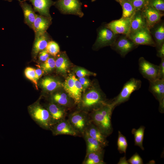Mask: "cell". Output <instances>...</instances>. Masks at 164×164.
<instances>
[{"instance_id": "6da1fadb", "label": "cell", "mask_w": 164, "mask_h": 164, "mask_svg": "<svg viewBox=\"0 0 164 164\" xmlns=\"http://www.w3.org/2000/svg\"><path fill=\"white\" fill-rule=\"evenodd\" d=\"M114 108L111 103L106 102L89 114L91 121L106 136L112 132L111 116Z\"/></svg>"}, {"instance_id": "7a4b0ae2", "label": "cell", "mask_w": 164, "mask_h": 164, "mask_svg": "<svg viewBox=\"0 0 164 164\" xmlns=\"http://www.w3.org/2000/svg\"><path fill=\"white\" fill-rule=\"evenodd\" d=\"M28 111L31 118L40 127L44 129L50 130L52 126L50 117L46 108L36 102L28 107Z\"/></svg>"}, {"instance_id": "3957f363", "label": "cell", "mask_w": 164, "mask_h": 164, "mask_svg": "<svg viewBox=\"0 0 164 164\" xmlns=\"http://www.w3.org/2000/svg\"><path fill=\"white\" fill-rule=\"evenodd\" d=\"M105 98L98 88H93L85 93L82 97L80 104L81 110L87 111L98 108L105 103Z\"/></svg>"}, {"instance_id": "277c9868", "label": "cell", "mask_w": 164, "mask_h": 164, "mask_svg": "<svg viewBox=\"0 0 164 164\" xmlns=\"http://www.w3.org/2000/svg\"><path fill=\"white\" fill-rule=\"evenodd\" d=\"M140 80L131 78L124 85L119 94L112 100L111 103L114 107L128 101L132 94L134 91L138 90L141 87Z\"/></svg>"}, {"instance_id": "5b68a950", "label": "cell", "mask_w": 164, "mask_h": 164, "mask_svg": "<svg viewBox=\"0 0 164 164\" xmlns=\"http://www.w3.org/2000/svg\"><path fill=\"white\" fill-rule=\"evenodd\" d=\"M67 120L78 135H82L91 121L89 114L87 112L81 110L70 114Z\"/></svg>"}, {"instance_id": "8992f818", "label": "cell", "mask_w": 164, "mask_h": 164, "mask_svg": "<svg viewBox=\"0 0 164 164\" xmlns=\"http://www.w3.org/2000/svg\"><path fill=\"white\" fill-rule=\"evenodd\" d=\"M138 46L129 39L127 35L118 34L114 42L110 46L121 57H125L128 53Z\"/></svg>"}, {"instance_id": "52a82bcc", "label": "cell", "mask_w": 164, "mask_h": 164, "mask_svg": "<svg viewBox=\"0 0 164 164\" xmlns=\"http://www.w3.org/2000/svg\"><path fill=\"white\" fill-rule=\"evenodd\" d=\"M82 5L80 0H57L54 5L63 14H73L82 17L84 15L81 10Z\"/></svg>"}, {"instance_id": "ba28073f", "label": "cell", "mask_w": 164, "mask_h": 164, "mask_svg": "<svg viewBox=\"0 0 164 164\" xmlns=\"http://www.w3.org/2000/svg\"><path fill=\"white\" fill-rule=\"evenodd\" d=\"M117 35L104 26H101L97 30V36L94 45V48L98 49L108 46H111Z\"/></svg>"}, {"instance_id": "9c48e42d", "label": "cell", "mask_w": 164, "mask_h": 164, "mask_svg": "<svg viewBox=\"0 0 164 164\" xmlns=\"http://www.w3.org/2000/svg\"><path fill=\"white\" fill-rule=\"evenodd\" d=\"M139 70L143 77L149 82L158 79L159 65L140 57L138 60Z\"/></svg>"}, {"instance_id": "30bf717a", "label": "cell", "mask_w": 164, "mask_h": 164, "mask_svg": "<svg viewBox=\"0 0 164 164\" xmlns=\"http://www.w3.org/2000/svg\"><path fill=\"white\" fill-rule=\"evenodd\" d=\"M127 36L134 43L138 46L143 45L153 47L155 46L149 29L147 27L129 33Z\"/></svg>"}, {"instance_id": "8fae6325", "label": "cell", "mask_w": 164, "mask_h": 164, "mask_svg": "<svg viewBox=\"0 0 164 164\" xmlns=\"http://www.w3.org/2000/svg\"><path fill=\"white\" fill-rule=\"evenodd\" d=\"M131 19L121 17L105 24L104 26L116 34L128 35L130 32Z\"/></svg>"}, {"instance_id": "7c38bea8", "label": "cell", "mask_w": 164, "mask_h": 164, "mask_svg": "<svg viewBox=\"0 0 164 164\" xmlns=\"http://www.w3.org/2000/svg\"><path fill=\"white\" fill-rule=\"evenodd\" d=\"M73 74H70L63 83V87L75 104H79L82 98V92L75 85Z\"/></svg>"}, {"instance_id": "4fadbf2b", "label": "cell", "mask_w": 164, "mask_h": 164, "mask_svg": "<svg viewBox=\"0 0 164 164\" xmlns=\"http://www.w3.org/2000/svg\"><path fill=\"white\" fill-rule=\"evenodd\" d=\"M142 12L145 19L147 27L149 29L159 22L164 16V12L146 5Z\"/></svg>"}, {"instance_id": "5bb4252c", "label": "cell", "mask_w": 164, "mask_h": 164, "mask_svg": "<svg viewBox=\"0 0 164 164\" xmlns=\"http://www.w3.org/2000/svg\"><path fill=\"white\" fill-rule=\"evenodd\" d=\"M50 130L54 136L64 135L76 136L78 135L68 120L65 119L52 126Z\"/></svg>"}, {"instance_id": "9a60e30c", "label": "cell", "mask_w": 164, "mask_h": 164, "mask_svg": "<svg viewBox=\"0 0 164 164\" xmlns=\"http://www.w3.org/2000/svg\"><path fill=\"white\" fill-rule=\"evenodd\" d=\"M51 17L37 14L32 29L35 33V38L46 32L52 23Z\"/></svg>"}, {"instance_id": "2e32d148", "label": "cell", "mask_w": 164, "mask_h": 164, "mask_svg": "<svg viewBox=\"0 0 164 164\" xmlns=\"http://www.w3.org/2000/svg\"><path fill=\"white\" fill-rule=\"evenodd\" d=\"M46 109L50 115L52 126L65 119L66 111L65 107L52 102Z\"/></svg>"}, {"instance_id": "e0dca14e", "label": "cell", "mask_w": 164, "mask_h": 164, "mask_svg": "<svg viewBox=\"0 0 164 164\" xmlns=\"http://www.w3.org/2000/svg\"><path fill=\"white\" fill-rule=\"evenodd\" d=\"M29 1L33 6L35 12L40 15L48 17H51L50 13V9L54 5L55 2L52 0H23L22 1Z\"/></svg>"}, {"instance_id": "ac0fdd59", "label": "cell", "mask_w": 164, "mask_h": 164, "mask_svg": "<svg viewBox=\"0 0 164 164\" xmlns=\"http://www.w3.org/2000/svg\"><path fill=\"white\" fill-rule=\"evenodd\" d=\"M149 31L155 42L156 49L164 44V22L161 20L150 29Z\"/></svg>"}, {"instance_id": "d6986e66", "label": "cell", "mask_w": 164, "mask_h": 164, "mask_svg": "<svg viewBox=\"0 0 164 164\" xmlns=\"http://www.w3.org/2000/svg\"><path fill=\"white\" fill-rule=\"evenodd\" d=\"M149 90L159 102L164 100V79L149 81Z\"/></svg>"}, {"instance_id": "ffe728a7", "label": "cell", "mask_w": 164, "mask_h": 164, "mask_svg": "<svg viewBox=\"0 0 164 164\" xmlns=\"http://www.w3.org/2000/svg\"><path fill=\"white\" fill-rule=\"evenodd\" d=\"M19 2L23 13L24 22L30 28L32 29L37 14L31 5L28 4L26 1L20 0Z\"/></svg>"}, {"instance_id": "44dd1931", "label": "cell", "mask_w": 164, "mask_h": 164, "mask_svg": "<svg viewBox=\"0 0 164 164\" xmlns=\"http://www.w3.org/2000/svg\"><path fill=\"white\" fill-rule=\"evenodd\" d=\"M51 38L46 32L43 34L35 38L32 50L33 56L35 58L39 52L46 49Z\"/></svg>"}, {"instance_id": "7402d4cb", "label": "cell", "mask_w": 164, "mask_h": 164, "mask_svg": "<svg viewBox=\"0 0 164 164\" xmlns=\"http://www.w3.org/2000/svg\"><path fill=\"white\" fill-rule=\"evenodd\" d=\"M84 132L100 142L104 147L108 145L106 137L91 121L88 123Z\"/></svg>"}, {"instance_id": "603a6c76", "label": "cell", "mask_w": 164, "mask_h": 164, "mask_svg": "<svg viewBox=\"0 0 164 164\" xmlns=\"http://www.w3.org/2000/svg\"><path fill=\"white\" fill-rule=\"evenodd\" d=\"M146 27H147L146 21L142 10L136 11L131 19L129 33L135 32Z\"/></svg>"}, {"instance_id": "cb8c5ba5", "label": "cell", "mask_w": 164, "mask_h": 164, "mask_svg": "<svg viewBox=\"0 0 164 164\" xmlns=\"http://www.w3.org/2000/svg\"><path fill=\"white\" fill-rule=\"evenodd\" d=\"M52 100L53 102L64 107H70L73 103H75L73 100L67 93H56L52 95Z\"/></svg>"}, {"instance_id": "d4e9b609", "label": "cell", "mask_w": 164, "mask_h": 164, "mask_svg": "<svg viewBox=\"0 0 164 164\" xmlns=\"http://www.w3.org/2000/svg\"><path fill=\"white\" fill-rule=\"evenodd\" d=\"M83 135L86 144V154L103 150L104 147L97 140L91 137L85 132Z\"/></svg>"}, {"instance_id": "484cf974", "label": "cell", "mask_w": 164, "mask_h": 164, "mask_svg": "<svg viewBox=\"0 0 164 164\" xmlns=\"http://www.w3.org/2000/svg\"><path fill=\"white\" fill-rule=\"evenodd\" d=\"M104 152L101 151L93 152L86 154L85 158L82 162L83 164H104Z\"/></svg>"}, {"instance_id": "4316f807", "label": "cell", "mask_w": 164, "mask_h": 164, "mask_svg": "<svg viewBox=\"0 0 164 164\" xmlns=\"http://www.w3.org/2000/svg\"><path fill=\"white\" fill-rule=\"evenodd\" d=\"M40 85L45 90L52 91L63 87V84L60 81L50 77H46L42 79Z\"/></svg>"}, {"instance_id": "83f0119b", "label": "cell", "mask_w": 164, "mask_h": 164, "mask_svg": "<svg viewBox=\"0 0 164 164\" xmlns=\"http://www.w3.org/2000/svg\"><path fill=\"white\" fill-rule=\"evenodd\" d=\"M70 64L69 61L64 53L59 54L55 60V67L58 71L63 74L66 73Z\"/></svg>"}, {"instance_id": "f1b7e54d", "label": "cell", "mask_w": 164, "mask_h": 164, "mask_svg": "<svg viewBox=\"0 0 164 164\" xmlns=\"http://www.w3.org/2000/svg\"><path fill=\"white\" fill-rule=\"evenodd\" d=\"M119 3L122 9L121 17L131 19L136 11L132 4L129 0H120Z\"/></svg>"}, {"instance_id": "f546056e", "label": "cell", "mask_w": 164, "mask_h": 164, "mask_svg": "<svg viewBox=\"0 0 164 164\" xmlns=\"http://www.w3.org/2000/svg\"><path fill=\"white\" fill-rule=\"evenodd\" d=\"M145 127L140 126L137 129L133 128L132 133L134 135L135 145L138 146L142 150H144L143 146V141L144 138Z\"/></svg>"}, {"instance_id": "4dcf8cb0", "label": "cell", "mask_w": 164, "mask_h": 164, "mask_svg": "<svg viewBox=\"0 0 164 164\" xmlns=\"http://www.w3.org/2000/svg\"><path fill=\"white\" fill-rule=\"evenodd\" d=\"M118 149L121 153H126L128 144L125 136L118 131V136L117 142Z\"/></svg>"}, {"instance_id": "1f68e13d", "label": "cell", "mask_w": 164, "mask_h": 164, "mask_svg": "<svg viewBox=\"0 0 164 164\" xmlns=\"http://www.w3.org/2000/svg\"><path fill=\"white\" fill-rule=\"evenodd\" d=\"M55 67V60L52 57L49 58L41 65V68L44 72L51 71Z\"/></svg>"}, {"instance_id": "d6a6232c", "label": "cell", "mask_w": 164, "mask_h": 164, "mask_svg": "<svg viewBox=\"0 0 164 164\" xmlns=\"http://www.w3.org/2000/svg\"><path fill=\"white\" fill-rule=\"evenodd\" d=\"M46 49L50 54L54 56H56L60 51L58 44L53 41H50L48 43Z\"/></svg>"}, {"instance_id": "836d02e7", "label": "cell", "mask_w": 164, "mask_h": 164, "mask_svg": "<svg viewBox=\"0 0 164 164\" xmlns=\"http://www.w3.org/2000/svg\"><path fill=\"white\" fill-rule=\"evenodd\" d=\"M147 5L159 11L164 12V0H147Z\"/></svg>"}, {"instance_id": "e575fe53", "label": "cell", "mask_w": 164, "mask_h": 164, "mask_svg": "<svg viewBox=\"0 0 164 164\" xmlns=\"http://www.w3.org/2000/svg\"><path fill=\"white\" fill-rule=\"evenodd\" d=\"M35 69L32 67H28L25 69L24 73L26 77L34 84L37 89V80L36 78Z\"/></svg>"}, {"instance_id": "d590c367", "label": "cell", "mask_w": 164, "mask_h": 164, "mask_svg": "<svg viewBox=\"0 0 164 164\" xmlns=\"http://www.w3.org/2000/svg\"><path fill=\"white\" fill-rule=\"evenodd\" d=\"M75 72L78 78L85 77L87 76H95L96 74L92 72H90L84 68L78 67L75 69Z\"/></svg>"}, {"instance_id": "8d00e7d4", "label": "cell", "mask_w": 164, "mask_h": 164, "mask_svg": "<svg viewBox=\"0 0 164 164\" xmlns=\"http://www.w3.org/2000/svg\"><path fill=\"white\" fill-rule=\"evenodd\" d=\"M134 6L136 11L142 10L147 5V0H129Z\"/></svg>"}, {"instance_id": "74e56055", "label": "cell", "mask_w": 164, "mask_h": 164, "mask_svg": "<svg viewBox=\"0 0 164 164\" xmlns=\"http://www.w3.org/2000/svg\"><path fill=\"white\" fill-rule=\"evenodd\" d=\"M127 161L128 163L131 164H143L142 159L137 153H135Z\"/></svg>"}, {"instance_id": "f35d334b", "label": "cell", "mask_w": 164, "mask_h": 164, "mask_svg": "<svg viewBox=\"0 0 164 164\" xmlns=\"http://www.w3.org/2000/svg\"><path fill=\"white\" fill-rule=\"evenodd\" d=\"M161 59V62L159 65L158 79H164V57Z\"/></svg>"}, {"instance_id": "ab89813d", "label": "cell", "mask_w": 164, "mask_h": 164, "mask_svg": "<svg viewBox=\"0 0 164 164\" xmlns=\"http://www.w3.org/2000/svg\"><path fill=\"white\" fill-rule=\"evenodd\" d=\"M39 60L42 62L46 61L49 57V54L48 53L46 49L41 51L39 53Z\"/></svg>"}, {"instance_id": "60d3db41", "label": "cell", "mask_w": 164, "mask_h": 164, "mask_svg": "<svg viewBox=\"0 0 164 164\" xmlns=\"http://www.w3.org/2000/svg\"><path fill=\"white\" fill-rule=\"evenodd\" d=\"M78 80L83 87L84 91L90 84L89 80L84 77L79 78Z\"/></svg>"}, {"instance_id": "b9f144b4", "label": "cell", "mask_w": 164, "mask_h": 164, "mask_svg": "<svg viewBox=\"0 0 164 164\" xmlns=\"http://www.w3.org/2000/svg\"><path fill=\"white\" fill-rule=\"evenodd\" d=\"M157 56L161 58L164 57V44L156 50Z\"/></svg>"}, {"instance_id": "7bdbcfd3", "label": "cell", "mask_w": 164, "mask_h": 164, "mask_svg": "<svg viewBox=\"0 0 164 164\" xmlns=\"http://www.w3.org/2000/svg\"><path fill=\"white\" fill-rule=\"evenodd\" d=\"M36 80H38L43 74L44 71L41 69H35Z\"/></svg>"}, {"instance_id": "ee69618b", "label": "cell", "mask_w": 164, "mask_h": 164, "mask_svg": "<svg viewBox=\"0 0 164 164\" xmlns=\"http://www.w3.org/2000/svg\"><path fill=\"white\" fill-rule=\"evenodd\" d=\"M128 163L127 161H126V158L125 157L121 158L118 163V164H128Z\"/></svg>"}, {"instance_id": "f6af8a7d", "label": "cell", "mask_w": 164, "mask_h": 164, "mask_svg": "<svg viewBox=\"0 0 164 164\" xmlns=\"http://www.w3.org/2000/svg\"><path fill=\"white\" fill-rule=\"evenodd\" d=\"M159 110L161 112L164 111V100L159 102Z\"/></svg>"}, {"instance_id": "bcb514c9", "label": "cell", "mask_w": 164, "mask_h": 164, "mask_svg": "<svg viewBox=\"0 0 164 164\" xmlns=\"http://www.w3.org/2000/svg\"><path fill=\"white\" fill-rule=\"evenodd\" d=\"M96 0H91V2H94ZM115 0L116 2H119V1H120V0Z\"/></svg>"}, {"instance_id": "7dc6e473", "label": "cell", "mask_w": 164, "mask_h": 164, "mask_svg": "<svg viewBox=\"0 0 164 164\" xmlns=\"http://www.w3.org/2000/svg\"><path fill=\"white\" fill-rule=\"evenodd\" d=\"M4 0L6 1H8V2H11L13 0ZM18 0L19 1L20 0Z\"/></svg>"}]
</instances>
